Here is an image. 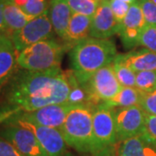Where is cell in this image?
<instances>
[{
	"label": "cell",
	"instance_id": "cell-1",
	"mask_svg": "<svg viewBox=\"0 0 156 156\" xmlns=\"http://www.w3.org/2000/svg\"><path fill=\"white\" fill-rule=\"evenodd\" d=\"M70 83L61 69L31 71L23 69L10 80L7 99L11 106L30 112L48 105L67 103Z\"/></svg>",
	"mask_w": 156,
	"mask_h": 156
},
{
	"label": "cell",
	"instance_id": "cell-2",
	"mask_svg": "<svg viewBox=\"0 0 156 156\" xmlns=\"http://www.w3.org/2000/svg\"><path fill=\"white\" fill-rule=\"evenodd\" d=\"M116 56L113 41L89 37L70 50L71 71L78 82L84 84L96 71L113 62Z\"/></svg>",
	"mask_w": 156,
	"mask_h": 156
},
{
	"label": "cell",
	"instance_id": "cell-3",
	"mask_svg": "<svg viewBox=\"0 0 156 156\" xmlns=\"http://www.w3.org/2000/svg\"><path fill=\"white\" fill-rule=\"evenodd\" d=\"M94 109L89 105L73 106L60 129L68 147L80 154L96 153L93 133Z\"/></svg>",
	"mask_w": 156,
	"mask_h": 156
},
{
	"label": "cell",
	"instance_id": "cell-4",
	"mask_svg": "<svg viewBox=\"0 0 156 156\" xmlns=\"http://www.w3.org/2000/svg\"><path fill=\"white\" fill-rule=\"evenodd\" d=\"M66 46L53 38L36 43L17 55V65L23 69L31 71H48L61 69Z\"/></svg>",
	"mask_w": 156,
	"mask_h": 156
},
{
	"label": "cell",
	"instance_id": "cell-5",
	"mask_svg": "<svg viewBox=\"0 0 156 156\" xmlns=\"http://www.w3.org/2000/svg\"><path fill=\"white\" fill-rule=\"evenodd\" d=\"M83 85L87 89L91 105L95 108L101 102L113 98L122 88L117 80L113 62L100 69Z\"/></svg>",
	"mask_w": 156,
	"mask_h": 156
},
{
	"label": "cell",
	"instance_id": "cell-6",
	"mask_svg": "<svg viewBox=\"0 0 156 156\" xmlns=\"http://www.w3.org/2000/svg\"><path fill=\"white\" fill-rule=\"evenodd\" d=\"M17 115L11 118L5 123L15 124L30 130L43 146L48 156H71V154L68 152L67 143L59 129L44 127L29 122L20 118Z\"/></svg>",
	"mask_w": 156,
	"mask_h": 156
},
{
	"label": "cell",
	"instance_id": "cell-7",
	"mask_svg": "<svg viewBox=\"0 0 156 156\" xmlns=\"http://www.w3.org/2000/svg\"><path fill=\"white\" fill-rule=\"evenodd\" d=\"M54 30L50 22L49 10L32 20L12 34L11 38L16 48L17 54L30 45L46 39L53 38Z\"/></svg>",
	"mask_w": 156,
	"mask_h": 156
},
{
	"label": "cell",
	"instance_id": "cell-8",
	"mask_svg": "<svg viewBox=\"0 0 156 156\" xmlns=\"http://www.w3.org/2000/svg\"><path fill=\"white\" fill-rule=\"evenodd\" d=\"M117 143L146 133V114L140 105L114 108Z\"/></svg>",
	"mask_w": 156,
	"mask_h": 156
},
{
	"label": "cell",
	"instance_id": "cell-9",
	"mask_svg": "<svg viewBox=\"0 0 156 156\" xmlns=\"http://www.w3.org/2000/svg\"><path fill=\"white\" fill-rule=\"evenodd\" d=\"M93 133L96 153L117 144L114 108L100 104L93 113Z\"/></svg>",
	"mask_w": 156,
	"mask_h": 156
},
{
	"label": "cell",
	"instance_id": "cell-10",
	"mask_svg": "<svg viewBox=\"0 0 156 156\" xmlns=\"http://www.w3.org/2000/svg\"><path fill=\"white\" fill-rule=\"evenodd\" d=\"M0 137L10 141L24 156H48L36 135L27 128L5 123L0 128Z\"/></svg>",
	"mask_w": 156,
	"mask_h": 156
},
{
	"label": "cell",
	"instance_id": "cell-11",
	"mask_svg": "<svg viewBox=\"0 0 156 156\" xmlns=\"http://www.w3.org/2000/svg\"><path fill=\"white\" fill-rule=\"evenodd\" d=\"M147 25L138 0L130 5L128 14L119 27V36L123 47L131 50L139 46L140 37Z\"/></svg>",
	"mask_w": 156,
	"mask_h": 156
},
{
	"label": "cell",
	"instance_id": "cell-12",
	"mask_svg": "<svg viewBox=\"0 0 156 156\" xmlns=\"http://www.w3.org/2000/svg\"><path fill=\"white\" fill-rule=\"evenodd\" d=\"M73 105L68 103L52 104L30 112H21L17 115L41 126L61 129Z\"/></svg>",
	"mask_w": 156,
	"mask_h": 156
},
{
	"label": "cell",
	"instance_id": "cell-13",
	"mask_svg": "<svg viewBox=\"0 0 156 156\" xmlns=\"http://www.w3.org/2000/svg\"><path fill=\"white\" fill-rule=\"evenodd\" d=\"M118 32L119 24L112 12L109 0H100L97 10L91 20L90 37L108 39Z\"/></svg>",
	"mask_w": 156,
	"mask_h": 156
},
{
	"label": "cell",
	"instance_id": "cell-14",
	"mask_svg": "<svg viewBox=\"0 0 156 156\" xmlns=\"http://www.w3.org/2000/svg\"><path fill=\"white\" fill-rule=\"evenodd\" d=\"M112 156H156V140L146 132L118 142L113 147Z\"/></svg>",
	"mask_w": 156,
	"mask_h": 156
},
{
	"label": "cell",
	"instance_id": "cell-15",
	"mask_svg": "<svg viewBox=\"0 0 156 156\" xmlns=\"http://www.w3.org/2000/svg\"><path fill=\"white\" fill-rule=\"evenodd\" d=\"M17 52L11 37L0 33V89L14 76L17 65Z\"/></svg>",
	"mask_w": 156,
	"mask_h": 156
},
{
	"label": "cell",
	"instance_id": "cell-16",
	"mask_svg": "<svg viewBox=\"0 0 156 156\" xmlns=\"http://www.w3.org/2000/svg\"><path fill=\"white\" fill-rule=\"evenodd\" d=\"M115 58L135 72L156 70V53L145 48L131 50L126 54H117Z\"/></svg>",
	"mask_w": 156,
	"mask_h": 156
},
{
	"label": "cell",
	"instance_id": "cell-17",
	"mask_svg": "<svg viewBox=\"0 0 156 156\" xmlns=\"http://www.w3.org/2000/svg\"><path fill=\"white\" fill-rule=\"evenodd\" d=\"M92 17L77 13H73L68 26L63 44L68 50H71L79 42L90 37Z\"/></svg>",
	"mask_w": 156,
	"mask_h": 156
},
{
	"label": "cell",
	"instance_id": "cell-18",
	"mask_svg": "<svg viewBox=\"0 0 156 156\" xmlns=\"http://www.w3.org/2000/svg\"><path fill=\"white\" fill-rule=\"evenodd\" d=\"M50 22L54 32L63 41L73 12L66 0H51L49 8Z\"/></svg>",
	"mask_w": 156,
	"mask_h": 156
},
{
	"label": "cell",
	"instance_id": "cell-19",
	"mask_svg": "<svg viewBox=\"0 0 156 156\" xmlns=\"http://www.w3.org/2000/svg\"><path fill=\"white\" fill-rule=\"evenodd\" d=\"M5 21L6 32L11 37L14 32L24 27L34 17H30L11 0H1Z\"/></svg>",
	"mask_w": 156,
	"mask_h": 156
},
{
	"label": "cell",
	"instance_id": "cell-20",
	"mask_svg": "<svg viewBox=\"0 0 156 156\" xmlns=\"http://www.w3.org/2000/svg\"><path fill=\"white\" fill-rule=\"evenodd\" d=\"M142 94L136 88L122 87L113 98L107 100L101 104L109 108H127L140 105Z\"/></svg>",
	"mask_w": 156,
	"mask_h": 156
},
{
	"label": "cell",
	"instance_id": "cell-21",
	"mask_svg": "<svg viewBox=\"0 0 156 156\" xmlns=\"http://www.w3.org/2000/svg\"><path fill=\"white\" fill-rule=\"evenodd\" d=\"M113 63L117 80L122 87L135 88L136 72L116 58H115Z\"/></svg>",
	"mask_w": 156,
	"mask_h": 156
},
{
	"label": "cell",
	"instance_id": "cell-22",
	"mask_svg": "<svg viewBox=\"0 0 156 156\" xmlns=\"http://www.w3.org/2000/svg\"><path fill=\"white\" fill-rule=\"evenodd\" d=\"M135 88L141 94L150 93L156 90V70L136 72Z\"/></svg>",
	"mask_w": 156,
	"mask_h": 156
},
{
	"label": "cell",
	"instance_id": "cell-23",
	"mask_svg": "<svg viewBox=\"0 0 156 156\" xmlns=\"http://www.w3.org/2000/svg\"><path fill=\"white\" fill-rule=\"evenodd\" d=\"M73 13L93 17L100 0H66Z\"/></svg>",
	"mask_w": 156,
	"mask_h": 156
},
{
	"label": "cell",
	"instance_id": "cell-24",
	"mask_svg": "<svg viewBox=\"0 0 156 156\" xmlns=\"http://www.w3.org/2000/svg\"><path fill=\"white\" fill-rule=\"evenodd\" d=\"M139 45L156 53V26L146 25L140 37Z\"/></svg>",
	"mask_w": 156,
	"mask_h": 156
},
{
	"label": "cell",
	"instance_id": "cell-25",
	"mask_svg": "<svg viewBox=\"0 0 156 156\" xmlns=\"http://www.w3.org/2000/svg\"><path fill=\"white\" fill-rule=\"evenodd\" d=\"M49 8L48 0H28L27 4L21 9L30 17H36L44 13Z\"/></svg>",
	"mask_w": 156,
	"mask_h": 156
},
{
	"label": "cell",
	"instance_id": "cell-26",
	"mask_svg": "<svg viewBox=\"0 0 156 156\" xmlns=\"http://www.w3.org/2000/svg\"><path fill=\"white\" fill-rule=\"evenodd\" d=\"M147 25L156 26V5L152 0H138Z\"/></svg>",
	"mask_w": 156,
	"mask_h": 156
},
{
	"label": "cell",
	"instance_id": "cell-27",
	"mask_svg": "<svg viewBox=\"0 0 156 156\" xmlns=\"http://www.w3.org/2000/svg\"><path fill=\"white\" fill-rule=\"evenodd\" d=\"M109 2L112 12L120 27V25L122 24L124 18L128 14L130 5L121 0H109Z\"/></svg>",
	"mask_w": 156,
	"mask_h": 156
},
{
	"label": "cell",
	"instance_id": "cell-28",
	"mask_svg": "<svg viewBox=\"0 0 156 156\" xmlns=\"http://www.w3.org/2000/svg\"><path fill=\"white\" fill-rule=\"evenodd\" d=\"M140 106L142 108L146 114L156 116V90L142 94Z\"/></svg>",
	"mask_w": 156,
	"mask_h": 156
},
{
	"label": "cell",
	"instance_id": "cell-29",
	"mask_svg": "<svg viewBox=\"0 0 156 156\" xmlns=\"http://www.w3.org/2000/svg\"><path fill=\"white\" fill-rule=\"evenodd\" d=\"M0 156H24L10 141L0 137Z\"/></svg>",
	"mask_w": 156,
	"mask_h": 156
},
{
	"label": "cell",
	"instance_id": "cell-30",
	"mask_svg": "<svg viewBox=\"0 0 156 156\" xmlns=\"http://www.w3.org/2000/svg\"><path fill=\"white\" fill-rule=\"evenodd\" d=\"M23 110L21 108L17 106H9L4 108L0 110V124L5 123L11 118L17 115V114L21 113Z\"/></svg>",
	"mask_w": 156,
	"mask_h": 156
},
{
	"label": "cell",
	"instance_id": "cell-31",
	"mask_svg": "<svg viewBox=\"0 0 156 156\" xmlns=\"http://www.w3.org/2000/svg\"><path fill=\"white\" fill-rule=\"evenodd\" d=\"M146 132L156 140V116L146 115Z\"/></svg>",
	"mask_w": 156,
	"mask_h": 156
},
{
	"label": "cell",
	"instance_id": "cell-32",
	"mask_svg": "<svg viewBox=\"0 0 156 156\" xmlns=\"http://www.w3.org/2000/svg\"><path fill=\"white\" fill-rule=\"evenodd\" d=\"M6 25L4 17V10H3V5L0 0V33H5Z\"/></svg>",
	"mask_w": 156,
	"mask_h": 156
},
{
	"label": "cell",
	"instance_id": "cell-33",
	"mask_svg": "<svg viewBox=\"0 0 156 156\" xmlns=\"http://www.w3.org/2000/svg\"><path fill=\"white\" fill-rule=\"evenodd\" d=\"M112 153H113V147H109V148H107V149H104V150L101 151L97 154H92L93 156H112Z\"/></svg>",
	"mask_w": 156,
	"mask_h": 156
},
{
	"label": "cell",
	"instance_id": "cell-34",
	"mask_svg": "<svg viewBox=\"0 0 156 156\" xmlns=\"http://www.w3.org/2000/svg\"><path fill=\"white\" fill-rule=\"evenodd\" d=\"M11 1H12L16 5H17L18 7H20V8L23 7V6L27 4V2H28V0H11Z\"/></svg>",
	"mask_w": 156,
	"mask_h": 156
},
{
	"label": "cell",
	"instance_id": "cell-35",
	"mask_svg": "<svg viewBox=\"0 0 156 156\" xmlns=\"http://www.w3.org/2000/svg\"><path fill=\"white\" fill-rule=\"evenodd\" d=\"M121 1H123V2H126V3H128L129 5H132L133 3L134 2H136L137 0H121Z\"/></svg>",
	"mask_w": 156,
	"mask_h": 156
},
{
	"label": "cell",
	"instance_id": "cell-36",
	"mask_svg": "<svg viewBox=\"0 0 156 156\" xmlns=\"http://www.w3.org/2000/svg\"><path fill=\"white\" fill-rule=\"evenodd\" d=\"M152 1H153V2H154V3L156 5V0H152Z\"/></svg>",
	"mask_w": 156,
	"mask_h": 156
}]
</instances>
